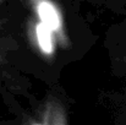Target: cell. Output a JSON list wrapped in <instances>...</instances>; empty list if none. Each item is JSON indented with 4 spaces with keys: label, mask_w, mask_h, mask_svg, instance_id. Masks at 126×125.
<instances>
[{
    "label": "cell",
    "mask_w": 126,
    "mask_h": 125,
    "mask_svg": "<svg viewBox=\"0 0 126 125\" xmlns=\"http://www.w3.org/2000/svg\"><path fill=\"white\" fill-rule=\"evenodd\" d=\"M38 14H39L41 21L44 25H47L51 31H55L59 28V25H60L59 16H58L55 9L49 2L43 1L38 5Z\"/></svg>",
    "instance_id": "1"
},
{
    "label": "cell",
    "mask_w": 126,
    "mask_h": 125,
    "mask_svg": "<svg viewBox=\"0 0 126 125\" xmlns=\"http://www.w3.org/2000/svg\"><path fill=\"white\" fill-rule=\"evenodd\" d=\"M37 38H38V43L41 45L44 53L50 54L53 52V41H51V30L44 25V23H39L37 26Z\"/></svg>",
    "instance_id": "2"
}]
</instances>
